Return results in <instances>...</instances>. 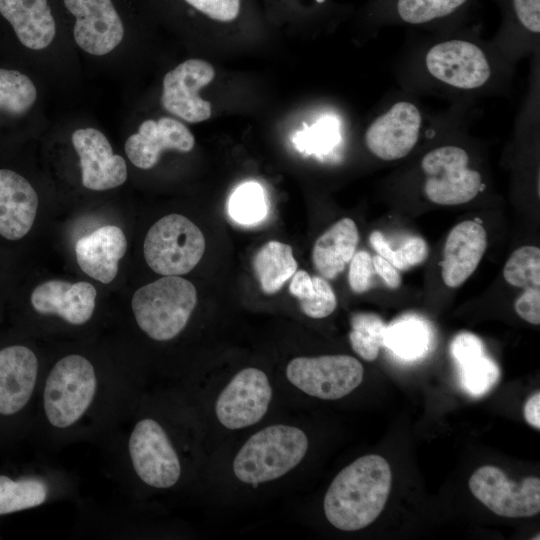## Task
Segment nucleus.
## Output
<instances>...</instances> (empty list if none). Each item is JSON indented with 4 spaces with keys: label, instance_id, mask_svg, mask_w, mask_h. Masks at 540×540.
Wrapping results in <instances>:
<instances>
[{
    "label": "nucleus",
    "instance_id": "f257e3e1",
    "mask_svg": "<svg viewBox=\"0 0 540 540\" xmlns=\"http://www.w3.org/2000/svg\"><path fill=\"white\" fill-rule=\"evenodd\" d=\"M512 68L492 43L458 34L419 43L404 60L401 79L409 89L465 100L503 92Z\"/></svg>",
    "mask_w": 540,
    "mask_h": 540
},
{
    "label": "nucleus",
    "instance_id": "f03ea898",
    "mask_svg": "<svg viewBox=\"0 0 540 540\" xmlns=\"http://www.w3.org/2000/svg\"><path fill=\"white\" fill-rule=\"evenodd\" d=\"M390 465L380 455H364L342 469L330 484L323 501L332 526L356 531L374 522L391 489Z\"/></svg>",
    "mask_w": 540,
    "mask_h": 540
},
{
    "label": "nucleus",
    "instance_id": "7ed1b4c3",
    "mask_svg": "<svg viewBox=\"0 0 540 540\" xmlns=\"http://www.w3.org/2000/svg\"><path fill=\"white\" fill-rule=\"evenodd\" d=\"M309 446L307 435L299 428L275 424L253 434L233 461L236 478L257 485L278 479L294 469Z\"/></svg>",
    "mask_w": 540,
    "mask_h": 540
},
{
    "label": "nucleus",
    "instance_id": "20e7f679",
    "mask_svg": "<svg viewBox=\"0 0 540 540\" xmlns=\"http://www.w3.org/2000/svg\"><path fill=\"white\" fill-rule=\"evenodd\" d=\"M196 304L195 286L180 276H163L142 286L131 300L138 326L156 341H168L180 334Z\"/></svg>",
    "mask_w": 540,
    "mask_h": 540
},
{
    "label": "nucleus",
    "instance_id": "39448f33",
    "mask_svg": "<svg viewBox=\"0 0 540 540\" xmlns=\"http://www.w3.org/2000/svg\"><path fill=\"white\" fill-rule=\"evenodd\" d=\"M422 191L438 205H461L484 188L482 174L472 166L468 150L447 142L429 149L420 160Z\"/></svg>",
    "mask_w": 540,
    "mask_h": 540
},
{
    "label": "nucleus",
    "instance_id": "423d86ee",
    "mask_svg": "<svg viewBox=\"0 0 540 540\" xmlns=\"http://www.w3.org/2000/svg\"><path fill=\"white\" fill-rule=\"evenodd\" d=\"M97 387L90 361L77 354L60 359L51 369L43 392V405L50 424L66 428L76 423L93 401Z\"/></svg>",
    "mask_w": 540,
    "mask_h": 540
},
{
    "label": "nucleus",
    "instance_id": "0eeeda50",
    "mask_svg": "<svg viewBox=\"0 0 540 540\" xmlns=\"http://www.w3.org/2000/svg\"><path fill=\"white\" fill-rule=\"evenodd\" d=\"M201 230L180 214H169L148 230L143 246L148 266L162 276H180L190 272L205 251Z\"/></svg>",
    "mask_w": 540,
    "mask_h": 540
},
{
    "label": "nucleus",
    "instance_id": "6e6552de",
    "mask_svg": "<svg viewBox=\"0 0 540 540\" xmlns=\"http://www.w3.org/2000/svg\"><path fill=\"white\" fill-rule=\"evenodd\" d=\"M360 361L349 355L296 357L286 367L291 384L307 395L337 400L355 390L363 381Z\"/></svg>",
    "mask_w": 540,
    "mask_h": 540
},
{
    "label": "nucleus",
    "instance_id": "1a4fd4ad",
    "mask_svg": "<svg viewBox=\"0 0 540 540\" xmlns=\"http://www.w3.org/2000/svg\"><path fill=\"white\" fill-rule=\"evenodd\" d=\"M424 119V112L416 101L410 98L393 101L366 129L367 149L383 161L405 158L420 139Z\"/></svg>",
    "mask_w": 540,
    "mask_h": 540
},
{
    "label": "nucleus",
    "instance_id": "9d476101",
    "mask_svg": "<svg viewBox=\"0 0 540 540\" xmlns=\"http://www.w3.org/2000/svg\"><path fill=\"white\" fill-rule=\"evenodd\" d=\"M469 488L482 504L502 517H531L540 511L538 477H527L515 483L500 468L485 465L471 475Z\"/></svg>",
    "mask_w": 540,
    "mask_h": 540
},
{
    "label": "nucleus",
    "instance_id": "9b49d317",
    "mask_svg": "<svg viewBox=\"0 0 540 540\" xmlns=\"http://www.w3.org/2000/svg\"><path fill=\"white\" fill-rule=\"evenodd\" d=\"M129 453L138 477L154 488H169L180 478L181 466L167 434L153 419L137 422L130 438Z\"/></svg>",
    "mask_w": 540,
    "mask_h": 540
},
{
    "label": "nucleus",
    "instance_id": "f8f14e48",
    "mask_svg": "<svg viewBox=\"0 0 540 540\" xmlns=\"http://www.w3.org/2000/svg\"><path fill=\"white\" fill-rule=\"evenodd\" d=\"M272 399L267 375L258 368L239 371L219 394L215 413L227 429L252 426L266 414Z\"/></svg>",
    "mask_w": 540,
    "mask_h": 540
},
{
    "label": "nucleus",
    "instance_id": "ddd939ff",
    "mask_svg": "<svg viewBox=\"0 0 540 540\" xmlns=\"http://www.w3.org/2000/svg\"><path fill=\"white\" fill-rule=\"evenodd\" d=\"M214 76V68L207 61L189 59L182 62L164 76L161 95L163 108L190 123L209 119L211 104L199 96V91Z\"/></svg>",
    "mask_w": 540,
    "mask_h": 540
},
{
    "label": "nucleus",
    "instance_id": "4468645a",
    "mask_svg": "<svg viewBox=\"0 0 540 540\" xmlns=\"http://www.w3.org/2000/svg\"><path fill=\"white\" fill-rule=\"evenodd\" d=\"M75 17L74 39L85 52L102 56L123 39V22L111 0H64Z\"/></svg>",
    "mask_w": 540,
    "mask_h": 540
},
{
    "label": "nucleus",
    "instance_id": "2eb2a0df",
    "mask_svg": "<svg viewBox=\"0 0 540 540\" xmlns=\"http://www.w3.org/2000/svg\"><path fill=\"white\" fill-rule=\"evenodd\" d=\"M71 139L79 156L85 188L103 191L116 188L126 181V162L122 156L113 153L101 131L94 128L77 129Z\"/></svg>",
    "mask_w": 540,
    "mask_h": 540
},
{
    "label": "nucleus",
    "instance_id": "dca6fc26",
    "mask_svg": "<svg viewBox=\"0 0 540 540\" xmlns=\"http://www.w3.org/2000/svg\"><path fill=\"white\" fill-rule=\"evenodd\" d=\"M195 139L190 130L180 121L162 117L148 119L141 123L138 132L125 142V152L129 160L140 169H150L160 160L165 150L189 152Z\"/></svg>",
    "mask_w": 540,
    "mask_h": 540
},
{
    "label": "nucleus",
    "instance_id": "f3484780",
    "mask_svg": "<svg viewBox=\"0 0 540 540\" xmlns=\"http://www.w3.org/2000/svg\"><path fill=\"white\" fill-rule=\"evenodd\" d=\"M38 374V360L29 347L0 348V417L17 415L29 402Z\"/></svg>",
    "mask_w": 540,
    "mask_h": 540
},
{
    "label": "nucleus",
    "instance_id": "a211bd4d",
    "mask_svg": "<svg viewBox=\"0 0 540 540\" xmlns=\"http://www.w3.org/2000/svg\"><path fill=\"white\" fill-rule=\"evenodd\" d=\"M96 296L88 282L49 280L33 289L30 303L39 314L58 315L70 324L82 325L93 315Z\"/></svg>",
    "mask_w": 540,
    "mask_h": 540
},
{
    "label": "nucleus",
    "instance_id": "6ab92c4d",
    "mask_svg": "<svg viewBox=\"0 0 540 540\" xmlns=\"http://www.w3.org/2000/svg\"><path fill=\"white\" fill-rule=\"evenodd\" d=\"M487 248L484 227L472 220L460 222L449 232L443 249L441 275L449 288L461 286L476 270Z\"/></svg>",
    "mask_w": 540,
    "mask_h": 540
},
{
    "label": "nucleus",
    "instance_id": "aec40b11",
    "mask_svg": "<svg viewBox=\"0 0 540 540\" xmlns=\"http://www.w3.org/2000/svg\"><path fill=\"white\" fill-rule=\"evenodd\" d=\"M38 196L30 182L10 169H0V237L18 241L31 230Z\"/></svg>",
    "mask_w": 540,
    "mask_h": 540
},
{
    "label": "nucleus",
    "instance_id": "412c9836",
    "mask_svg": "<svg viewBox=\"0 0 540 540\" xmlns=\"http://www.w3.org/2000/svg\"><path fill=\"white\" fill-rule=\"evenodd\" d=\"M126 250V236L114 225L96 229L81 237L75 245L76 260L81 270L103 284L115 279L118 263Z\"/></svg>",
    "mask_w": 540,
    "mask_h": 540
},
{
    "label": "nucleus",
    "instance_id": "4be33fe9",
    "mask_svg": "<svg viewBox=\"0 0 540 540\" xmlns=\"http://www.w3.org/2000/svg\"><path fill=\"white\" fill-rule=\"evenodd\" d=\"M0 13L27 48L42 50L54 40L56 24L48 0H0Z\"/></svg>",
    "mask_w": 540,
    "mask_h": 540
},
{
    "label": "nucleus",
    "instance_id": "5701e85b",
    "mask_svg": "<svg viewBox=\"0 0 540 540\" xmlns=\"http://www.w3.org/2000/svg\"><path fill=\"white\" fill-rule=\"evenodd\" d=\"M358 241V228L350 218L338 220L320 235L313 246L312 260L321 277L331 280L343 272Z\"/></svg>",
    "mask_w": 540,
    "mask_h": 540
},
{
    "label": "nucleus",
    "instance_id": "b1692460",
    "mask_svg": "<svg viewBox=\"0 0 540 540\" xmlns=\"http://www.w3.org/2000/svg\"><path fill=\"white\" fill-rule=\"evenodd\" d=\"M253 269L262 291L274 294L297 271L292 247L279 241H269L253 257Z\"/></svg>",
    "mask_w": 540,
    "mask_h": 540
},
{
    "label": "nucleus",
    "instance_id": "393cba45",
    "mask_svg": "<svg viewBox=\"0 0 540 540\" xmlns=\"http://www.w3.org/2000/svg\"><path fill=\"white\" fill-rule=\"evenodd\" d=\"M470 0H392L391 20L410 26H428L462 11Z\"/></svg>",
    "mask_w": 540,
    "mask_h": 540
},
{
    "label": "nucleus",
    "instance_id": "a878e982",
    "mask_svg": "<svg viewBox=\"0 0 540 540\" xmlns=\"http://www.w3.org/2000/svg\"><path fill=\"white\" fill-rule=\"evenodd\" d=\"M459 365L463 389L473 397L487 394L497 383L500 370L485 354L484 345L477 346L455 358Z\"/></svg>",
    "mask_w": 540,
    "mask_h": 540
},
{
    "label": "nucleus",
    "instance_id": "bb28decb",
    "mask_svg": "<svg viewBox=\"0 0 540 540\" xmlns=\"http://www.w3.org/2000/svg\"><path fill=\"white\" fill-rule=\"evenodd\" d=\"M429 345V332L423 321L406 317L386 327L384 346L405 360L424 355Z\"/></svg>",
    "mask_w": 540,
    "mask_h": 540
},
{
    "label": "nucleus",
    "instance_id": "cd10ccee",
    "mask_svg": "<svg viewBox=\"0 0 540 540\" xmlns=\"http://www.w3.org/2000/svg\"><path fill=\"white\" fill-rule=\"evenodd\" d=\"M47 497L46 485L37 479H13L0 475V515L41 505Z\"/></svg>",
    "mask_w": 540,
    "mask_h": 540
},
{
    "label": "nucleus",
    "instance_id": "c85d7f7f",
    "mask_svg": "<svg viewBox=\"0 0 540 540\" xmlns=\"http://www.w3.org/2000/svg\"><path fill=\"white\" fill-rule=\"evenodd\" d=\"M36 98V87L27 75L0 68V111L23 115L32 107Z\"/></svg>",
    "mask_w": 540,
    "mask_h": 540
},
{
    "label": "nucleus",
    "instance_id": "c756f323",
    "mask_svg": "<svg viewBox=\"0 0 540 540\" xmlns=\"http://www.w3.org/2000/svg\"><path fill=\"white\" fill-rule=\"evenodd\" d=\"M349 340L352 349L364 360L373 361L384 346L386 325L374 313H355L352 315Z\"/></svg>",
    "mask_w": 540,
    "mask_h": 540
},
{
    "label": "nucleus",
    "instance_id": "7c9ffc66",
    "mask_svg": "<svg viewBox=\"0 0 540 540\" xmlns=\"http://www.w3.org/2000/svg\"><path fill=\"white\" fill-rule=\"evenodd\" d=\"M230 217L243 225H254L267 215V201L262 186L246 182L238 186L228 202Z\"/></svg>",
    "mask_w": 540,
    "mask_h": 540
},
{
    "label": "nucleus",
    "instance_id": "2f4dec72",
    "mask_svg": "<svg viewBox=\"0 0 540 540\" xmlns=\"http://www.w3.org/2000/svg\"><path fill=\"white\" fill-rule=\"evenodd\" d=\"M503 277L515 287L540 288V249L536 246L517 248L504 265Z\"/></svg>",
    "mask_w": 540,
    "mask_h": 540
},
{
    "label": "nucleus",
    "instance_id": "473e14b6",
    "mask_svg": "<svg viewBox=\"0 0 540 540\" xmlns=\"http://www.w3.org/2000/svg\"><path fill=\"white\" fill-rule=\"evenodd\" d=\"M373 249L390 262L397 270H408L425 261L428 247L421 237H410L398 249H392L380 231H373L369 236Z\"/></svg>",
    "mask_w": 540,
    "mask_h": 540
},
{
    "label": "nucleus",
    "instance_id": "72a5a7b5",
    "mask_svg": "<svg viewBox=\"0 0 540 540\" xmlns=\"http://www.w3.org/2000/svg\"><path fill=\"white\" fill-rule=\"evenodd\" d=\"M314 284V295L304 301H300V307L304 314L314 319L329 316L337 306L336 295L326 281L320 276L312 277Z\"/></svg>",
    "mask_w": 540,
    "mask_h": 540
},
{
    "label": "nucleus",
    "instance_id": "f704fd0d",
    "mask_svg": "<svg viewBox=\"0 0 540 540\" xmlns=\"http://www.w3.org/2000/svg\"><path fill=\"white\" fill-rule=\"evenodd\" d=\"M334 123L325 119L309 131L299 133L294 143L297 149L306 153H326L336 142Z\"/></svg>",
    "mask_w": 540,
    "mask_h": 540
},
{
    "label": "nucleus",
    "instance_id": "c9c22d12",
    "mask_svg": "<svg viewBox=\"0 0 540 540\" xmlns=\"http://www.w3.org/2000/svg\"><path fill=\"white\" fill-rule=\"evenodd\" d=\"M349 263L348 282L351 290L357 294L366 292L372 287L375 273L372 257L362 250L355 252Z\"/></svg>",
    "mask_w": 540,
    "mask_h": 540
},
{
    "label": "nucleus",
    "instance_id": "e433bc0d",
    "mask_svg": "<svg viewBox=\"0 0 540 540\" xmlns=\"http://www.w3.org/2000/svg\"><path fill=\"white\" fill-rule=\"evenodd\" d=\"M184 1L209 18L220 22H230L235 20L240 12V0Z\"/></svg>",
    "mask_w": 540,
    "mask_h": 540
},
{
    "label": "nucleus",
    "instance_id": "4c0bfd02",
    "mask_svg": "<svg viewBox=\"0 0 540 540\" xmlns=\"http://www.w3.org/2000/svg\"><path fill=\"white\" fill-rule=\"evenodd\" d=\"M514 309L519 317L533 324L540 323V288H526L516 299Z\"/></svg>",
    "mask_w": 540,
    "mask_h": 540
},
{
    "label": "nucleus",
    "instance_id": "58836bf2",
    "mask_svg": "<svg viewBox=\"0 0 540 540\" xmlns=\"http://www.w3.org/2000/svg\"><path fill=\"white\" fill-rule=\"evenodd\" d=\"M289 291L299 301L310 299L314 295L312 277L305 270L296 271L292 276Z\"/></svg>",
    "mask_w": 540,
    "mask_h": 540
},
{
    "label": "nucleus",
    "instance_id": "ea45409f",
    "mask_svg": "<svg viewBox=\"0 0 540 540\" xmlns=\"http://www.w3.org/2000/svg\"><path fill=\"white\" fill-rule=\"evenodd\" d=\"M375 273L391 288L396 289L401 284V277L398 270L380 255L372 257Z\"/></svg>",
    "mask_w": 540,
    "mask_h": 540
},
{
    "label": "nucleus",
    "instance_id": "a19ab883",
    "mask_svg": "<svg viewBox=\"0 0 540 540\" xmlns=\"http://www.w3.org/2000/svg\"><path fill=\"white\" fill-rule=\"evenodd\" d=\"M524 418L526 422L537 430L540 429V393L532 394L524 406Z\"/></svg>",
    "mask_w": 540,
    "mask_h": 540
},
{
    "label": "nucleus",
    "instance_id": "79ce46f5",
    "mask_svg": "<svg viewBox=\"0 0 540 540\" xmlns=\"http://www.w3.org/2000/svg\"><path fill=\"white\" fill-rule=\"evenodd\" d=\"M315 1H316L317 3L322 4V3H324L326 0H315Z\"/></svg>",
    "mask_w": 540,
    "mask_h": 540
}]
</instances>
